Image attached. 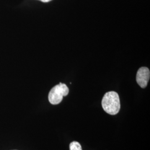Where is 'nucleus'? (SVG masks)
Instances as JSON below:
<instances>
[{"mask_svg": "<svg viewBox=\"0 0 150 150\" xmlns=\"http://www.w3.org/2000/svg\"><path fill=\"white\" fill-rule=\"evenodd\" d=\"M102 106L103 110L108 114L117 115L121 107L118 93L115 91L106 92L102 98Z\"/></svg>", "mask_w": 150, "mask_h": 150, "instance_id": "obj_1", "label": "nucleus"}, {"mask_svg": "<svg viewBox=\"0 0 150 150\" xmlns=\"http://www.w3.org/2000/svg\"><path fill=\"white\" fill-rule=\"evenodd\" d=\"M69 89L64 83L60 82L54 86L48 94V100L52 105H58L63 100V97L68 95Z\"/></svg>", "mask_w": 150, "mask_h": 150, "instance_id": "obj_2", "label": "nucleus"}, {"mask_svg": "<svg viewBox=\"0 0 150 150\" xmlns=\"http://www.w3.org/2000/svg\"><path fill=\"white\" fill-rule=\"evenodd\" d=\"M150 77V72L147 67L139 68L136 75V81L141 88H145L147 86Z\"/></svg>", "mask_w": 150, "mask_h": 150, "instance_id": "obj_3", "label": "nucleus"}, {"mask_svg": "<svg viewBox=\"0 0 150 150\" xmlns=\"http://www.w3.org/2000/svg\"><path fill=\"white\" fill-rule=\"evenodd\" d=\"M70 150H82L80 144L77 141L72 142L70 145Z\"/></svg>", "mask_w": 150, "mask_h": 150, "instance_id": "obj_4", "label": "nucleus"}, {"mask_svg": "<svg viewBox=\"0 0 150 150\" xmlns=\"http://www.w3.org/2000/svg\"><path fill=\"white\" fill-rule=\"evenodd\" d=\"M39 1H41L42 2H48L51 1L52 0H39Z\"/></svg>", "mask_w": 150, "mask_h": 150, "instance_id": "obj_5", "label": "nucleus"}]
</instances>
